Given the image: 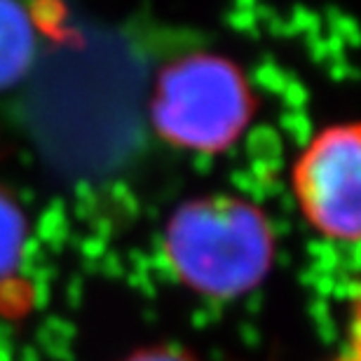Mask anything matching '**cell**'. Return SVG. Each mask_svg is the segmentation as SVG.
<instances>
[{
    "label": "cell",
    "instance_id": "6da1fadb",
    "mask_svg": "<svg viewBox=\"0 0 361 361\" xmlns=\"http://www.w3.org/2000/svg\"><path fill=\"white\" fill-rule=\"evenodd\" d=\"M164 256L195 293L230 300L261 284L272 268V226L254 202L204 195L180 204L164 230Z\"/></svg>",
    "mask_w": 361,
    "mask_h": 361
},
{
    "label": "cell",
    "instance_id": "277c9868",
    "mask_svg": "<svg viewBox=\"0 0 361 361\" xmlns=\"http://www.w3.org/2000/svg\"><path fill=\"white\" fill-rule=\"evenodd\" d=\"M35 56L31 17L17 0H0V90L26 73Z\"/></svg>",
    "mask_w": 361,
    "mask_h": 361
},
{
    "label": "cell",
    "instance_id": "7a4b0ae2",
    "mask_svg": "<svg viewBox=\"0 0 361 361\" xmlns=\"http://www.w3.org/2000/svg\"><path fill=\"white\" fill-rule=\"evenodd\" d=\"M153 125L171 146L221 153L247 129L254 94L247 78L221 54H188L169 63L155 82Z\"/></svg>",
    "mask_w": 361,
    "mask_h": 361
},
{
    "label": "cell",
    "instance_id": "5b68a950",
    "mask_svg": "<svg viewBox=\"0 0 361 361\" xmlns=\"http://www.w3.org/2000/svg\"><path fill=\"white\" fill-rule=\"evenodd\" d=\"M28 240L26 216L10 192L0 188V284L17 274Z\"/></svg>",
    "mask_w": 361,
    "mask_h": 361
},
{
    "label": "cell",
    "instance_id": "8992f818",
    "mask_svg": "<svg viewBox=\"0 0 361 361\" xmlns=\"http://www.w3.org/2000/svg\"><path fill=\"white\" fill-rule=\"evenodd\" d=\"M122 361H200L190 352L176 348V345H155V348L139 350Z\"/></svg>",
    "mask_w": 361,
    "mask_h": 361
},
{
    "label": "cell",
    "instance_id": "3957f363",
    "mask_svg": "<svg viewBox=\"0 0 361 361\" xmlns=\"http://www.w3.org/2000/svg\"><path fill=\"white\" fill-rule=\"evenodd\" d=\"M361 141L357 125L322 129L293 167V192L305 221L336 242H357L361 228Z\"/></svg>",
    "mask_w": 361,
    "mask_h": 361
}]
</instances>
